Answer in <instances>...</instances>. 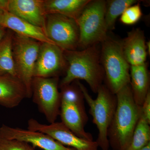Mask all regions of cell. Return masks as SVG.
<instances>
[{
	"instance_id": "obj_17",
	"label": "cell",
	"mask_w": 150,
	"mask_h": 150,
	"mask_svg": "<svg viewBox=\"0 0 150 150\" xmlns=\"http://www.w3.org/2000/svg\"><path fill=\"white\" fill-rule=\"evenodd\" d=\"M130 83L134 100L142 106L150 91V74L146 63L130 66Z\"/></svg>"
},
{
	"instance_id": "obj_16",
	"label": "cell",
	"mask_w": 150,
	"mask_h": 150,
	"mask_svg": "<svg viewBox=\"0 0 150 150\" xmlns=\"http://www.w3.org/2000/svg\"><path fill=\"white\" fill-rule=\"evenodd\" d=\"M27 98L25 87L18 78L0 76V105L12 108Z\"/></svg>"
},
{
	"instance_id": "obj_24",
	"label": "cell",
	"mask_w": 150,
	"mask_h": 150,
	"mask_svg": "<svg viewBox=\"0 0 150 150\" xmlns=\"http://www.w3.org/2000/svg\"><path fill=\"white\" fill-rule=\"evenodd\" d=\"M141 107L142 115L150 123V91L147 94Z\"/></svg>"
},
{
	"instance_id": "obj_9",
	"label": "cell",
	"mask_w": 150,
	"mask_h": 150,
	"mask_svg": "<svg viewBox=\"0 0 150 150\" xmlns=\"http://www.w3.org/2000/svg\"><path fill=\"white\" fill-rule=\"evenodd\" d=\"M28 129L48 134L64 146L76 150H98L96 141H88L78 137L62 122L42 124L30 118L28 122Z\"/></svg>"
},
{
	"instance_id": "obj_4",
	"label": "cell",
	"mask_w": 150,
	"mask_h": 150,
	"mask_svg": "<svg viewBox=\"0 0 150 150\" xmlns=\"http://www.w3.org/2000/svg\"><path fill=\"white\" fill-rule=\"evenodd\" d=\"M77 82L89 107V113L92 117L93 122L97 128L98 135L96 142L98 147L102 150H109L108 131L116 110V95L112 93L103 84L98 90L96 98L93 99L85 86L79 80H77Z\"/></svg>"
},
{
	"instance_id": "obj_8",
	"label": "cell",
	"mask_w": 150,
	"mask_h": 150,
	"mask_svg": "<svg viewBox=\"0 0 150 150\" xmlns=\"http://www.w3.org/2000/svg\"><path fill=\"white\" fill-rule=\"evenodd\" d=\"M45 31L49 40L63 51L77 50L79 30L76 20L58 14H49L46 16Z\"/></svg>"
},
{
	"instance_id": "obj_19",
	"label": "cell",
	"mask_w": 150,
	"mask_h": 150,
	"mask_svg": "<svg viewBox=\"0 0 150 150\" xmlns=\"http://www.w3.org/2000/svg\"><path fill=\"white\" fill-rule=\"evenodd\" d=\"M13 32L8 29L5 37L0 43V76L18 79L13 53Z\"/></svg>"
},
{
	"instance_id": "obj_2",
	"label": "cell",
	"mask_w": 150,
	"mask_h": 150,
	"mask_svg": "<svg viewBox=\"0 0 150 150\" xmlns=\"http://www.w3.org/2000/svg\"><path fill=\"white\" fill-rule=\"evenodd\" d=\"M64 55L67 68L64 77L59 83L60 87L75 81L82 80L87 83L94 93H97L105 79L98 44L80 51H65Z\"/></svg>"
},
{
	"instance_id": "obj_11",
	"label": "cell",
	"mask_w": 150,
	"mask_h": 150,
	"mask_svg": "<svg viewBox=\"0 0 150 150\" xmlns=\"http://www.w3.org/2000/svg\"><path fill=\"white\" fill-rule=\"evenodd\" d=\"M0 136L9 139L18 140L31 144L44 150H76L64 146L50 136L40 132L13 128L3 125L0 128Z\"/></svg>"
},
{
	"instance_id": "obj_20",
	"label": "cell",
	"mask_w": 150,
	"mask_h": 150,
	"mask_svg": "<svg viewBox=\"0 0 150 150\" xmlns=\"http://www.w3.org/2000/svg\"><path fill=\"white\" fill-rule=\"evenodd\" d=\"M139 2L137 0H110L106 1L105 20L108 32L114 29L116 20L126 8Z\"/></svg>"
},
{
	"instance_id": "obj_27",
	"label": "cell",
	"mask_w": 150,
	"mask_h": 150,
	"mask_svg": "<svg viewBox=\"0 0 150 150\" xmlns=\"http://www.w3.org/2000/svg\"><path fill=\"white\" fill-rule=\"evenodd\" d=\"M138 150H150V143L148 144L146 146L144 147V148Z\"/></svg>"
},
{
	"instance_id": "obj_1",
	"label": "cell",
	"mask_w": 150,
	"mask_h": 150,
	"mask_svg": "<svg viewBox=\"0 0 150 150\" xmlns=\"http://www.w3.org/2000/svg\"><path fill=\"white\" fill-rule=\"evenodd\" d=\"M115 95L117 106L108 131V138L111 150H128L142 115V107L134 100L130 84Z\"/></svg>"
},
{
	"instance_id": "obj_6",
	"label": "cell",
	"mask_w": 150,
	"mask_h": 150,
	"mask_svg": "<svg viewBox=\"0 0 150 150\" xmlns=\"http://www.w3.org/2000/svg\"><path fill=\"white\" fill-rule=\"evenodd\" d=\"M41 43L13 33L12 49L15 65L19 79L25 87L28 98L32 97V82Z\"/></svg>"
},
{
	"instance_id": "obj_12",
	"label": "cell",
	"mask_w": 150,
	"mask_h": 150,
	"mask_svg": "<svg viewBox=\"0 0 150 150\" xmlns=\"http://www.w3.org/2000/svg\"><path fill=\"white\" fill-rule=\"evenodd\" d=\"M43 0H6L5 10L45 31Z\"/></svg>"
},
{
	"instance_id": "obj_28",
	"label": "cell",
	"mask_w": 150,
	"mask_h": 150,
	"mask_svg": "<svg viewBox=\"0 0 150 150\" xmlns=\"http://www.w3.org/2000/svg\"><path fill=\"white\" fill-rule=\"evenodd\" d=\"M150 41H148L146 42V48L148 54H149V55H150Z\"/></svg>"
},
{
	"instance_id": "obj_13",
	"label": "cell",
	"mask_w": 150,
	"mask_h": 150,
	"mask_svg": "<svg viewBox=\"0 0 150 150\" xmlns=\"http://www.w3.org/2000/svg\"><path fill=\"white\" fill-rule=\"evenodd\" d=\"M59 115L62 123L76 135L84 139L93 141L92 135L85 129L88 120L86 109L62 100Z\"/></svg>"
},
{
	"instance_id": "obj_7",
	"label": "cell",
	"mask_w": 150,
	"mask_h": 150,
	"mask_svg": "<svg viewBox=\"0 0 150 150\" xmlns=\"http://www.w3.org/2000/svg\"><path fill=\"white\" fill-rule=\"evenodd\" d=\"M59 77H33L32 97L40 112L50 123L56 122L62 103Z\"/></svg>"
},
{
	"instance_id": "obj_25",
	"label": "cell",
	"mask_w": 150,
	"mask_h": 150,
	"mask_svg": "<svg viewBox=\"0 0 150 150\" xmlns=\"http://www.w3.org/2000/svg\"><path fill=\"white\" fill-rule=\"evenodd\" d=\"M8 31V29L0 25V43L5 37Z\"/></svg>"
},
{
	"instance_id": "obj_29",
	"label": "cell",
	"mask_w": 150,
	"mask_h": 150,
	"mask_svg": "<svg viewBox=\"0 0 150 150\" xmlns=\"http://www.w3.org/2000/svg\"><path fill=\"white\" fill-rule=\"evenodd\" d=\"M111 150L109 149V150Z\"/></svg>"
},
{
	"instance_id": "obj_15",
	"label": "cell",
	"mask_w": 150,
	"mask_h": 150,
	"mask_svg": "<svg viewBox=\"0 0 150 150\" xmlns=\"http://www.w3.org/2000/svg\"><path fill=\"white\" fill-rule=\"evenodd\" d=\"M121 43L124 56L130 66L146 63L148 55L146 42L142 30L137 28L130 31Z\"/></svg>"
},
{
	"instance_id": "obj_5",
	"label": "cell",
	"mask_w": 150,
	"mask_h": 150,
	"mask_svg": "<svg viewBox=\"0 0 150 150\" xmlns=\"http://www.w3.org/2000/svg\"><path fill=\"white\" fill-rule=\"evenodd\" d=\"M106 1H91L76 19L79 30L78 48L85 49L103 42L107 36L105 16Z\"/></svg>"
},
{
	"instance_id": "obj_3",
	"label": "cell",
	"mask_w": 150,
	"mask_h": 150,
	"mask_svg": "<svg viewBox=\"0 0 150 150\" xmlns=\"http://www.w3.org/2000/svg\"><path fill=\"white\" fill-rule=\"evenodd\" d=\"M100 57L105 85L116 94L130 83V65L123 54L121 41L107 35L101 43Z\"/></svg>"
},
{
	"instance_id": "obj_21",
	"label": "cell",
	"mask_w": 150,
	"mask_h": 150,
	"mask_svg": "<svg viewBox=\"0 0 150 150\" xmlns=\"http://www.w3.org/2000/svg\"><path fill=\"white\" fill-rule=\"evenodd\" d=\"M150 123L142 114L134 129L128 150H138L150 143Z\"/></svg>"
},
{
	"instance_id": "obj_18",
	"label": "cell",
	"mask_w": 150,
	"mask_h": 150,
	"mask_svg": "<svg viewBox=\"0 0 150 150\" xmlns=\"http://www.w3.org/2000/svg\"><path fill=\"white\" fill-rule=\"evenodd\" d=\"M91 0H43L46 15L58 14L76 20Z\"/></svg>"
},
{
	"instance_id": "obj_23",
	"label": "cell",
	"mask_w": 150,
	"mask_h": 150,
	"mask_svg": "<svg viewBox=\"0 0 150 150\" xmlns=\"http://www.w3.org/2000/svg\"><path fill=\"white\" fill-rule=\"evenodd\" d=\"M0 150H35L25 142L15 139H9L0 136Z\"/></svg>"
},
{
	"instance_id": "obj_14",
	"label": "cell",
	"mask_w": 150,
	"mask_h": 150,
	"mask_svg": "<svg viewBox=\"0 0 150 150\" xmlns=\"http://www.w3.org/2000/svg\"><path fill=\"white\" fill-rule=\"evenodd\" d=\"M0 25L18 35L34 39L40 43H54L49 40L44 30L13 15L5 10L0 13Z\"/></svg>"
},
{
	"instance_id": "obj_10",
	"label": "cell",
	"mask_w": 150,
	"mask_h": 150,
	"mask_svg": "<svg viewBox=\"0 0 150 150\" xmlns=\"http://www.w3.org/2000/svg\"><path fill=\"white\" fill-rule=\"evenodd\" d=\"M67 68L64 51L54 43H41L35 63L34 77H59Z\"/></svg>"
},
{
	"instance_id": "obj_26",
	"label": "cell",
	"mask_w": 150,
	"mask_h": 150,
	"mask_svg": "<svg viewBox=\"0 0 150 150\" xmlns=\"http://www.w3.org/2000/svg\"><path fill=\"white\" fill-rule=\"evenodd\" d=\"M3 0H0V13L4 10V4Z\"/></svg>"
},
{
	"instance_id": "obj_22",
	"label": "cell",
	"mask_w": 150,
	"mask_h": 150,
	"mask_svg": "<svg viewBox=\"0 0 150 150\" xmlns=\"http://www.w3.org/2000/svg\"><path fill=\"white\" fill-rule=\"evenodd\" d=\"M142 16V8L138 3L126 8L120 16V21L123 24L132 25L138 22Z\"/></svg>"
}]
</instances>
